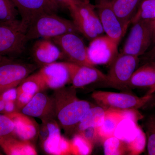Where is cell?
<instances>
[{"mask_svg":"<svg viewBox=\"0 0 155 155\" xmlns=\"http://www.w3.org/2000/svg\"><path fill=\"white\" fill-rule=\"evenodd\" d=\"M52 97L56 119L60 127L68 134L74 133L80 120L91 107L90 103L79 99L76 89L72 86L55 90Z\"/></svg>","mask_w":155,"mask_h":155,"instance_id":"6da1fadb","label":"cell"},{"mask_svg":"<svg viewBox=\"0 0 155 155\" xmlns=\"http://www.w3.org/2000/svg\"><path fill=\"white\" fill-rule=\"evenodd\" d=\"M79 33L73 21L64 19L56 13H46L36 17L26 32L27 41L39 38L51 39L64 34Z\"/></svg>","mask_w":155,"mask_h":155,"instance_id":"7a4b0ae2","label":"cell"},{"mask_svg":"<svg viewBox=\"0 0 155 155\" xmlns=\"http://www.w3.org/2000/svg\"><path fill=\"white\" fill-rule=\"evenodd\" d=\"M95 8L89 0H84L68 8L79 33L90 41L104 33Z\"/></svg>","mask_w":155,"mask_h":155,"instance_id":"3957f363","label":"cell"},{"mask_svg":"<svg viewBox=\"0 0 155 155\" xmlns=\"http://www.w3.org/2000/svg\"><path fill=\"white\" fill-rule=\"evenodd\" d=\"M28 27L21 20L0 22V55H14L22 53L27 44Z\"/></svg>","mask_w":155,"mask_h":155,"instance_id":"277c9868","label":"cell"},{"mask_svg":"<svg viewBox=\"0 0 155 155\" xmlns=\"http://www.w3.org/2000/svg\"><path fill=\"white\" fill-rule=\"evenodd\" d=\"M153 94H147L142 97L125 93L97 91L93 92L91 97L97 104L105 110H138L147 106Z\"/></svg>","mask_w":155,"mask_h":155,"instance_id":"5b68a950","label":"cell"},{"mask_svg":"<svg viewBox=\"0 0 155 155\" xmlns=\"http://www.w3.org/2000/svg\"><path fill=\"white\" fill-rule=\"evenodd\" d=\"M140 62V57L119 53L110 65L105 84L120 90L129 89L128 83Z\"/></svg>","mask_w":155,"mask_h":155,"instance_id":"8992f818","label":"cell"},{"mask_svg":"<svg viewBox=\"0 0 155 155\" xmlns=\"http://www.w3.org/2000/svg\"><path fill=\"white\" fill-rule=\"evenodd\" d=\"M78 34L69 32L51 39L59 48L67 61L79 65L94 67L89 58L87 47Z\"/></svg>","mask_w":155,"mask_h":155,"instance_id":"52a82bcc","label":"cell"},{"mask_svg":"<svg viewBox=\"0 0 155 155\" xmlns=\"http://www.w3.org/2000/svg\"><path fill=\"white\" fill-rule=\"evenodd\" d=\"M150 20H140L133 24L121 53L140 57L146 52L153 43Z\"/></svg>","mask_w":155,"mask_h":155,"instance_id":"ba28073f","label":"cell"},{"mask_svg":"<svg viewBox=\"0 0 155 155\" xmlns=\"http://www.w3.org/2000/svg\"><path fill=\"white\" fill-rule=\"evenodd\" d=\"M35 69L32 64L15 62L5 57L0 62V93L17 87Z\"/></svg>","mask_w":155,"mask_h":155,"instance_id":"9c48e42d","label":"cell"},{"mask_svg":"<svg viewBox=\"0 0 155 155\" xmlns=\"http://www.w3.org/2000/svg\"><path fill=\"white\" fill-rule=\"evenodd\" d=\"M95 7L104 32L119 45L127 29L124 28L113 10L111 1L98 0Z\"/></svg>","mask_w":155,"mask_h":155,"instance_id":"30bf717a","label":"cell"},{"mask_svg":"<svg viewBox=\"0 0 155 155\" xmlns=\"http://www.w3.org/2000/svg\"><path fill=\"white\" fill-rule=\"evenodd\" d=\"M118 45L107 35H101L92 40L87 47L89 58L94 65H110L118 55Z\"/></svg>","mask_w":155,"mask_h":155,"instance_id":"8fae6325","label":"cell"},{"mask_svg":"<svg viewBox=\"0 0 155 155\" xmlns=\"http://www.w3.org/2000/svg\"><path fill=\"white\" fill-rule=\"evenodd\" d=\"M69 70L70 84L75 89L81 88L93 83H105L107 75L95 67L79 65L65 61Z\"/></svg>","mask_w":155,"mask_h":155,"instance_id":"7c38bea8","label":"cell"},{"mask_svg":"<svg viewBox=\"0 0 155 155\" xmlns=\"http://www.w3.org/2000/svg\"><path fill=\"white\" fill-rule=\"evenodd\" d=\"M38 72L48 89L55 90L70 84V75L65 62H55L45 65Z\"/></svg>","mask_w":155,"mask_h":155,"instance_id":"4fadbf2b","label":"cell"},{"mask_svg":"<svg viewBox=\"0 0 155 155\" xmlns=\"http://www.w3.org/2000/svg\"><path fill=\"white\" fill-rule=\"evenodd\" d=\"M20 112L27 116L40 119H56L54 99L52 97L48 95L44 91L35 94Z\"/></svg>","mask_w":155,"mask_h":155,"instance_id":"5bb4252c","label":"cell"},{"mask_svg":"<svg viewBox=\"0 0 155 155\" xmlns=\"http://www.w3.org/2000/svg\"><path fill=\"white\" fill-rule=\"evenodd\" d=\"M31 52L35 61L41 67L64 59L61 50L50 39L41 38L36 41Z\"/></svg>","mask_w":155,"mask_h":155,"instance_id":"9a60e30c","label":"cell"},{"mask_svg":"<svg viewBox=\"0 0 155 155\" xmlns=\"http://www.w3.org/2000/svg\"><path fill=\"white\" fill-rule=\"evenodd\" d=\"M21 17V21L28 27L43 14L54 13L47 0H12Z\"/></svg>","mask_w":155,"mask_h":155,"instance_id":"2e32d148","label":"cell"},{"mask_svg":"<svg viewBox=\"0 0 155 155\" xmlns=\"http://www.w3.org/2000/svg\"><path fill=\"white\" fill-rule=\"evenodd\" d=\"M6 115L13 120L15 124V137L30 142L38 137L39 126L35 120L31 118V117L20 112Z\"/></svg>","mask_w":155,"mask_h":155,"instance_id":"e0dca14e","label":"cell"},{"mask_svg":"<svg viewBox=\"0 0 155 155\" xmlns=\"http://www.w3.org/2000/svg\"><path fill=\"white\" fill-rule=\"evenodd\" d=\"M128 88L155 87V63L148 62L136 69L128 83Z\"/></svg>","mask_w":155,"mask_h":155,"instance_id":"ac0fdd59","label":"cell"},{"mask_svg":"<svg viewBox=\"0 0 155 155\" xmlns=\"http://www.w3.org/2000/svg\"><path fill=\"white\" fill-rule=\"evenodd\" d=\"M0 147L8 155H36L37 152L30 141L14 136L0 137Z\"/></svg>","mask_w":155,"mask_h":155,"instance_id":"d6986e66","label":"cell"},{"mask_svg":"<svg viewBox=\"0 0 155 155\" xmlns=\"http://www.w3.org/2000/svg\"><path fill=\"white\" fill-rule=\"evenodd\" d=\"M142 0H112L111 5L122 25L127 29Z\"/></svg>","mask_w":155,"mask_h":155,"instance_id":"ffe728a7","label":"cell"},{"mask_svg":"<svg viewBox=\"0 0 155 155\" xmlns=\"http://www.w3.org/2000/svg\"><path fill=\"white\" fill-rule=\"evenodd\" d=\"M125 119L124 110L108 109L106 110L104 122L98 127L99 134L102 143L106 139L114 136L117 125Z\"/></svg>","mask_w":155,"mask_h":155,"instance_id":"44dd1931","label":"cell"},{"mask_svg":"<svg viewBox=\"0 0 155 155\" xmlns=\"http://www.w3.org/2000/svg\"><path fill=\"white\" fill-rule=\"evenodd\" d=\"M42 148L45 152L49 155H71L70 140L58 134L50 137L42 142Z\"/></svg>","mask_w":155,"mask_h":155,"instance_id":"7402d4cb","label":"cell"},{"mask_svg":"<svg viewBox=\"0 0 155 155\" xmlns=\"http://www.w3.org/2000/svg\"><path fill=\"white\" fill-rule=\"evenodd\" d=\"M106 110L101 106L91 107L80 120L74 134L89 127H100L104 119Z\"/></svg>","mask_w":155,"mask_h":155,"instance_id":"603a6c76","label":"cell"},{"mask_svg":"<svg viewBox=\"0 0 155 155\" xmlns=\"http://www.w3.org/2000/svg\"><path fill=\"white\" fill-rule=\"evenodd\" d=\"M139 126L131 119H124L117 125L114 136L127 143L133 140L137 135Z\"/></svg>","mask_w":155,"mask_h":155,"instance_id":"cb8c5ba5","label":"cell"},{"mask_svg":"<svg viewBox=\"0 0 155 155\" xmlns=\"http://www.w3.org/2000/svg\"><path fill=\"white\" fill-rule=\"evenodd\" d=\"M18 93L24 92L34 95L37 93L48 89L38 72L29 75L17 87Z\"/></svg>","mask_w":155,"mask_h":155,"instance_id":"d4e9b609","label":"cell"},{"mask_svg":"<svg viewBox=\"0 0 155 155\" xmlns=\"http://www.w3.org/2000/svg\"><path fill=\"white\" fill-rule=\"evenodd\" d=\"M70 143L72 155H88L92 152L94 145L79 134H74Z\"/></svg>","mask_w":155,"mask_h":155,"instance_id":"484cf974","label":"cell"},{"mask_svg":"<svg viewBox=\"0 0 155 155\" xmlns=\"http://www.w3.org/2000/svg\"><path fill=\"white\" fill-rule=\"evenodd\" d=\"M155 18V0H142L131 20L132 24L141 20H152Z\"/></svg>","mask_w":155,"mask_h":155,"instance_id":"4316f807","label":"cell"},{"mask_svg":"<svg viewBox=\"0 0 155 155\" xmlns=\"http://www.w3.org/2000/svg\"><path fill=\"white\" fill-rule=\"evenodd\" d=\"M39 125L38 137L41 143L50 137L61 133V127L55 118L42 119Z\"/></svg>","mask_w":155,"mask_h":155,"instance_id":"83f0119b","label":"cell"},{"mask_svg":"<svg viewBox=\"0 0 155 155\" xmlns=\"http://www.w3.org/2000/svg\"><path fill=\"white\" fill-rule=\"evenodd\" d=\"M103 143L104 155H122L127 154L126 143L116 137L106 139Z\"/></svg>","mask_w":155,"mask_h":155,"instance_id":"f1b7e54d","label":"cell"},{"mask_svg":"<svg viewBox=\"0 0 155 155\" xmlns=\"http://www.w3.org/2000/svg\"><path fill=\"white\" fill-rule=\"evenodd\" d=\"M18 14V10L12 0H0V22L15 20Z\"/></svg>","mask_w":155,"mask_h":155,"instance_id":"f546056e","label":"cell"},{"mask_svg":"<svg viewBox=\"0 0 155 155\" xmlns=\"http://www.w3.org/2000/svg\"><path fill=\"white\" fill-rule=\"evenodd\" d=\"M148 154L155 155V114L148 116L145 123Z\"/></svg>","mask_w":155,"mask_h":155,"instance_id":"4dcf8cb0","label":"cell"},{"mask_svg":"<svg viewBox=\"0 0 155 155\" xmlns=\"http://www.w3.org/2000/svg\"><path fill=\"white\" fill-rule=\"evenodd\" d=\"M146 143V135L139 127L138 134L135 138L130 142L126 143L127 154L137 155L141 153L144 150Z\"/></svg>","mask_w":155,"mask_h":155,"instance_id":"1f68e13d","label":"cell"},{"mask_svg":"<svg viewBox=\"0 0 155 155\" xmlns=\"http://www.w3.org/2000/svg\"><path fill=\"white\" fill-rule=\"evenodd\" d=\"M14 130L13 120L5 114H0V137L14 136Z\"/></svg>","mask_w":155,"mask_h":155,"instance_id":"d6a6232c","label":"cell"},{"mask_svg":"<svg viewBox=\"0 0 155 155\" xmlns=\"http://www.w3.org/2000/svg\"><path fill=\"white\" fill-rule=\"evenodd\" d=\"M94 145L99 142H102L99 134L98 127H89L77 132Z\"/></svg>","mask_w":155,"mask_h":155,"instance_id":"836d02e7","label":"cell"},{"mask_svg":"<svg viewBox=\"0 0 155 155\" xmlns=\"http://www.w3.org/2000/svg\"><path fill=\"white\" fill-rule=\"evenodd\" d=\"M33 96V95L26 93H18L16 103L19 112H20L22 108L28 104Z\"/></svg>","mask_w":155,"mask_h":155,"instance_id":"e575fe53","label":"cell"},{"mask_svg":"<svg viewBox=\"0 0 155 155\" xmlns=\"http://www.w3.org/2000/svg\"><path fill=\"white\" fill-rule=\"evenodd\" d=\"M18 96L17 87L8 89L0 93V98L5 102L9 101H16Z\"/></svg>","mask_w":155,"mask_h":155,"instance_id":"d590c367","label":"cell"},{"mask_svg":"<svg viewBox=\"0 0 155 155\" xmlns=\"http://www.w3.org/2000/svg\"><path fill=\"white\" fill-rule=\"evenodd\" d=\"M140 61H142L143 64L148 62L155 63V43L154 45L149 51H147L143 55L141 56Z\"/></svg>","mask_w":155,"mask_h":155,"instance_id":"8d00e7d4","label":"cell"},{"mask_svg":"<svg viewBox=\"0 0 155 155\" xmlns=\"http://www.w3.org/2000/svg\"><path fill=\"white\" fill-rule=\"evenodd\" d=\"M19 112L17 109L16 101H9L6 102L5 104V110H4V114L8 115L15 113V112Z\"/></svg>","mask_w":155,"mask_h":155,"instance_id":"74e56055","label":"cell"},{"mask_svg":"<svg viewBox=\"0 0 155 155\" xmlns=\"http://www.w3.org/2000/svg\"><path fill=\"white\" fill-rule=\"evenodd\" d=\"M84 0H56L60 7H64L68 8L70 6L78 5L82 2Z\"/></svg>","mask_w":155,"mask_h":155,"instance_id":"f35d334b","label":"cell"},{"mask_svg":"<svg viewBox=\"0 0 155 155\" xmlns=\"http://www.w3.org/2000/svg\"><path fill=\"white\" fill-rule=\"evenodd\" d=\"M47 1L53 12L56 13L57 11H58L59 8L61 7L57 2L56 0H47Z\"/></svg>","mask_w":155,"mask_h":155,"instance_id":"ab89813d","label":"cell"},{"mask_svg":"<svg viewBox=\"0 0 155 155\" xmlns=\"http://www.w3.org/2000/svg\"><path fill=\"white\" fill-rule=\"evenodd\" d=\"M150 24L152 31L153 43L154 44L155 43V18L150 20Z\"/></svg>","mask_w":155,"mask_h":155,"instance_id":"60d3db41","label":"cell"},{"mask_svg":"<svg viewBox=\"0 0 155 155\" xmlns=\"http://www.w3.org/2000/svg\"><path fill=\"white\" fill-rule=\"evenodd\" d=\"M5 102L0 98V114H4Z\"/></svg>","mask_w":155,"mask_h":155,"instance_id":"b9f144b4","label":"cell"},{"mask_svg":"<svg viewBox=\"0 0 155 155\" xmlns=\"http://www.w3.org/2000/svg\"><path fill=\"white\" fill-rule=\"evenodd\" d=\"M155 105V95L153 94L152 97L150 100L148 106H153Z\"/></svg>","mask_w":155,"mask_h":155,"instance_id":"7bdbcfd3","label":"cell"},{"mask_svg":"<svg viewBox=\"0 0 155 155\" xmlns=\"http://www.w3.org/2000/svg\"><path fill=\"white\" fill-rule=\"evenodd\" d=\"M155 93V87L151 90H149V91L148 92L147 94H153Z\"/></svg>","mask_w":155,"mask_h":155,"instance_id":"ee69618b","label":"cell"},{"mask_svg":"<svg viewBox=\"0 0 155 155\" xmlns=\"http://www.w3.org/2000/svg\"><path fill=\"white\" fill-rule=\"evenodd\" d=\"M5 58V56H2L0 55V62H1V61H2L3 59H4V58Z\"/></svg>","mask_w":155,"mask_h":155,"instance_id":"f6af8a7d","label":"cell"},{"mask_svg":"<svg viewBox=\"0 0 155 155\" xmlns=\"http://www.w3.org/2000/svg\"><path fill=\"white\" fill-rule=\"evenodd\" d=\"M2 153H0V155H2Z\"/></svg>","mask_w":155,"mask_h":155,"instance_id":"bcb514c9","label":"cell"},{"mask_svg":"<svg viewBox=\"0 0 155 155\" xmlns=\"http://www.w3.org/2000/svg\"><path fill=\"white\" fill-rule=\"evenodd\" d=\"M154 88H155V87H154Z\"/></svg>","mask_w":155,"mask_h":155,"instance_id":"7dc6e473","label":"cell"}]
</instances>
